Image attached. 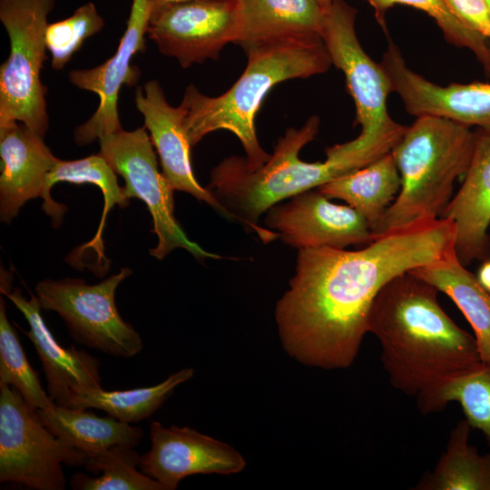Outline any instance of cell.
Instances as JSON below:
<instances>
[{
  "instance_id": "obj_1",
  "label": "cell",
  "mask_w": 490,
  "mask_h": 490,
  "mask_svg": "<svg viewBox=\"0 0 490 490\" xmlns=\"http://www.w3.org/2000/svg\"><path fill=\"white\" fill-rule=\"evenodd\" d=\"M455 242L454 221L438 218L377 236L358 250H299L289 289L275 309L283 348L309 367L348 368L379 290L395 277L442 259Z\"/></svg>"
},
{
  "instance_id": "obj_2",
  "label": "cell",
  "mask_w": 490,
  "mask_h": 490,
  "mask_svg": "<svg viewBox=\"0 0 490 490\" xmlns=\"http://www.w3.org/2000/svg\"><path fill=\"white\" fill-rule=\"evenodd\" d=\"M438 291L404 272L379 290L368 319L390 384L416 397L426 415L439 411L438 397L447 384L482 364L475 336L446 314Z\"/></svg>"
},
{
  "instance_id": "obj_3",
  "label": "cell",
  "mask_w": 490,
  "mask_h": 490,
  "mask_svg": "<svg viewBox=\"0 0 490 490\" xmlns=\"http://www.w3.org/2000/svg\"><path fill=\"white\" fill-rule=\"evenodd\" d=\"M318 127L319 118L311 116L300 128H289L268 162L257 169L249 168L245 158L230 156L211 171L207 189L229 219L255 232L263 243L279 238L278 232L258 223L270 207L362 168L377 157L372 149H350L340 143L326 149L323 162L301 161L299 151L314 140Z\"/></svg>"
},
{
  "instance_id": "obj_4",
  "label": "cell",
  "mask_w": 490,
  "mask_h": 490,
  "mask_svg": "<svg viewBox=\"0 0 490 490\" xmlns=\"http://www.w3.org/2000/svg\"><path fill=\"white\" fill-rule=\"evenodd\" d=\"M245 51L247 66L227 92L210 97L191 84L180 106L191 146L211 132L230 131L241 142L249 168L257 169L270 157L260 145L254 124L267 93L283 81L325 73L332 63L318 35L270 41L249 46Z\"/></svg>"
},
{
  "instance_id": "obj_5",
  "label": "cell",
  "mask_w": 490,
  "mask_h": 490,
  "mask_svg": "<svg viewBox=\"0 0 490 490\" xmlns=\"http://www.w3.org/2000/svg\"><path fill=\"white\" fill-rule=\"evenodd\" d=\"M476 136L469 126L434 115L418 116L407 126L391 151L400 190L374 236L440 218L453 197L455 181L470 165Z\"/></svg>"
},
{
  "instance_id": "obj_6",
  "label": "cell",
  "mask_w": 490,
  "mask_h": 490,
  "mask_svg": "<svg viewBox=\"0 0 490 490\" xmlns=\"http://www.w3.org/2000/svg\"><path fill=\"white\" fill-rule=\"evenodd\" d=\"M54 5V0H0V20L10 41L9 55L0 66V126L19 122L41 137L49 126L41 70Z\"/></svg>"
},
{
  "instance_id": "obj_7",
  "label": "cell",
  "mask_w": 490,
  "mask_h": 490,
  "mask_svg": "<svg viewBox=\"0 0 490 490\" xmlns=\"http://www.w3.org/2000/svg\"><path fill=\"white\" fill-rule=\"evenodd\" d=\"M87 454L51 433L12 386L0 383V482L64 490L63 465L85 466Z\"/></svg>"
},
{
  "instance_id": "obj_8",
  "label": "cell",
  "mask_w": 490,
  "mask_h": 490,
  "mask_svg": "<svg viewBox=\"0 0 490 490\" xmlns=\"http://www.w3.org/2000/svg\"><path fill=\"white\" fill-rule=\"evenodd\" d=\"M132 274L128 268L95 285L83 279H44L36 285L41 308L59 314L70 336L81 345L113 357L132 358L143 348L134 328L120 316L115 291Z\"/></svg>"
},
{
  "instance_id": "obj_9",
  "label": "cell",
  "mask_w": 490,
  "mask_h": 490,
  "mask_svg": "<svg viewBox=\"0 0 490 490\" xmlns=\"http://www.w3.org/2000/svg\"><path fill=\"white\" fill-rule=\"evenodd\" d=\"M99 142V153L125 181L124 195L141 199L152 217V231L158 242L150 250L151 255L162 260L175 248H183L198 260L221 258L189 240L176 220L174 190L158 170L153 144L145 127L132 132L122 129L100 138Z\"/></svg>"
},
{
  "instance_id": "obj_10",
  "label": "cell",
  "mask_w": 490,
  "mask_h": 490,
  "mask_svg": "<svg viewBox=\"0 0 490 490\" xmlns=\"http://www.w3.org/2000/svg\"><path fill=\"white\" fill-rule=\"evenodd\" d=\"M357 10L344 0H333L325 13L321 38L332 64L345 75L347 89L356 107L355 125L360 135L375 136L399 125L387 113L392 90L388 74L364 51L357 36Z\"/></svg>"
},
{
  "instance_id": "obj_11",
  "label": "cell",
  "mask_w": 490,
  "mask_h": 490,
  "mask_svg": "<svg viewBox=\"0 0 490 490\" xmlns=\"http://www.w3.org/2000/svg\"><path fill=\"white\" fill-rule=\"evenodd\" d=\"M241 29L239 0H198L175 4L151 14L146 34L160 52L183 68L216 59Z\"/></svg>"
},
{
  "instance_id": "obj_12",
  "label": "cell",
  "mask_w": 490,
  "mask_h": 490,
  "mask_svg": "<svg viewBox=\"0 0 490 490\" xmlns=\"http://www.w3.org/2000/svg\"><path fill=\"white\" fill-rule=\"evenodd\" d=\"M265 225L287 244L300 249L368 245L375 236L367 221L348 205L329 201L318 188L300 192L266 211Z\"/></svg>"
},
{
  "instance_id": "obj_13",
  "label": "cell",
  "mask_w": 490,
  "mask_h": 490,
  "mask_svg": "<svg viewBox=\"0 0 490 490\" xmlns=\"http://www.w3.org/2000/svg\"><path fill=\"white\" fill-rule=\"evenodd\" d=\"M151 14L148 0H132L127 27L115 54L99 66L69 73L72 84L99 96L95 113L87 122L75 128L74 140L77 144L86 145L122 130L117 108L118 95L123 84L133 85L138 80L139 71L131 64V61L145 48L144 36Z\"/></svg>"
},
{
  "instance_id": "obj_14",
  "label": "cell",
  "mask_w": 490,
  "mask_h": 490,
  "mask_svg": "<svg viewBox=\"0 0 490 490\" xmlns=\"http://www.w3.org/2000/svg\"><path fill=\"white\" fill-rule=\"evenodd\" d=\"M151 448L140 456V470L174 490L189 475H234L246 466L242 455L231 446L188 426L150 424Z\"/></svg>"
},
{
  "instance_id": "obj_15",
  "label": "cell",
  "mask_w": 490,
  "mask_h": 490,
  "mask_svg": "<svg viewBox=\"0 0 490 490\" xmlns=\"http://www.w3.org/2000/svg\"><path fill=\"white\" fill-rule=\"evenodd\" d=\"M380 64L409 114L443 117L490 133V83H434L407 65L393 42H389Z\"/></svg>"
},
{
  "instance_id": "obj_16",
  "label": "cell",
  "mask_w": 490,
  "mask_h": 490,
  "mask_svg": "<svg viewBox=\"0 0 490 490\" xmlns=\"http://www.w3.org/2000/svg\"><path fill=\"white\" fill-rule=\"evenodd\" d=\"M135 105L144 119L152 144L160 157L162 174L174 191L190 193L229 219L227 211L211 192L196 181L190 160V148L181 107L172 106L160 83L152 80L138 88Z\"/></svg>"
},
{
  "instance_id": "obj_17",
  "label": "cell",
  "mask_w": 490,
  "mask_h": 490,
  "mask_svg": "<svg viewBox=\"0 0 490 490\" xmlns=\"http://www.w3.org/2000/svg\"><path fill=\"white\" fill-rule=\"evenodd\" d=\"M41 137L19 122L0 126V218L10 223L29 200L44 194L58 158Z\"/></svg>"
},
{
  "instance_id": "obj_18",
  "label": "cell",
  "mask_w": 490,
  "mask_h": 490,
  "mask_svg": "<svg viewBox=\"0 0 490 490\" xmlns=\"http://www.w3.org/2000/svg\"><path fill=\"white\" fill-rule=\"evenodd\" d=\"M1 293L15 304L29 324L30 329L25 334L41 361L52 401L61 406L74 390L102 388L100 360L74 346L66 348L58 344L43 319L36 296L31 295L26 299L18 288Z\"/></svg>"
},
{
  "instance_id": "obj_19",
  "label": "cell",
  "mask_w": 490,
  "mask_h": 490,
  "mask_svg": "<svg viewBox=\"0 0 490 490\" xmlns=\"http://www.w3.org/2000/svg\"><path fill=\"white\" fill-rule=\"evenodd\" d=\"M476 132L465 181L440 217L454 221L455 250L465 266L490 258V133Z\"/></svg>"
},
{
  "instance_id": "obj_20",
  "label": "cell",
  "mask_w": 490,
  "mask_h": 490,
  "mask_svg": "<svg viewBox=\"0 0 490 490\" xmlns=\"http://www.w3.org/2000/svg\"><path fill=\"white\" fill-rule=\"evenodd\" d=\"M241 29L239 44L249 46L270 41L321 36L325 12L317 0H239Z\"/></svg>"
},
{
  "instance_id": "obj_21",
  "label": "cell",
  "mask_w": 490,
  "mask_h": 490,
  "mask_svg": "<svg viewBox=\"0 0 490 490\" xmlns=\"http://www.w3.org/2000/svg\"><path fill=\"white\" fill-rule=\"evenodd\" d=\"M408 271L455 302L474 330L482 362L490 361V293L459 260L456 250Z\"/></svg>"
},
{
  "instance_id": "obj_22",
  "label": "cell",
  "mask_w": 490,
  "mask_h": 490,
  "mask_svg": "<svg viewBox=\"0 0 490 490\" xmlns=\"http://www.w3.org/2000/svg\"><path fill=\"white\" fill-rule=\"evenodd\" d=\"M401 186L392 152L362 168L318 187L328 199L344 201L368 221L372 232L396 200Z\"/></svg>"
},
{
  "instance_id": "obj_23",
  "label": "cell",
  "mask_w": 490,
  "mask_h": 490,
  "mask_svg": "<svg viewBox=\"0 0 490 490\" xmlns=\"http://www.w3.org/2000/svg\"><path fill=\"white\" fill-rule=\"evenodd\" d=\"M42 424L56 437L83 451L113 446H137L143 430L111 416L99 417L82 408L62 407L54 402L36 410Z\"/></svg>"
},
{
  "instance_id": "obj_24",
  "label": "cell",
  "mask_w": 490,
  "mask_h": 490,
  "mask_svg": "<svg viewBox=\"0 0 490 490\" xmlns=\"http://www.w3.org/2000/svg\"><path fill=\"white\" fill-rule=\"evenodd\" d=\"M59 181H67L76 184L91 183L97 186L104 200L103 211L100 225L94 238L83 249H95L100 257H103L102 232L104 227L108 211L118 205L124 208L129 204L127 198L118 184L116 173L99 153L75 161H63L58 159L49 172L42 196L44 202L42 209L51 217L54 227H58L62 221L67 207L56 202L50 195L51 188Z\"/></svg>"
},
{
  "instance_id": "obj_25",
  "label": "cell",
  "mask_w": 490,
  "mask_h": 490,
  "mask_svg": "<svg viewBox=\"0 0 490 490\" xmlns=\"http://www.w3.org/2000/svg\"><path fill=\"white\" fill-rule=\"evenodd\" d=\"M194 375L191 368H182L170 375L162 382L128 390L106 391L102 388H82L72 391L62 407L96 408L126 423H136L151 416L181 384Z\"/></svg>"
},
{
  "instance_id": "obj_26",
  "label": "cell",
  "mask_w": 490,
  "mask_h": 490,
  "mask_svg": "<svg viewBox=\"0 0 490 490\" xmlns=\"http://www.w3.org/2000/svg\"><path fill=\"white\" fill-rule=\"evenodd\" d=\"M471 426L465 418L451 430L445 453L416 490H490V454L469 445Z\"/></svg>"
},
{
  "instance_id": "obj_27",
  "label": "cell",
  "mask_w": 490,
  "mask_h": 490,
  "mask_svg": "<svg viewBox=\"0 0 490 490\" xmlns=\"http://www.w3.org/2000/svg\"><path fill=\"white\" fill-rule=\"evenodd\" d=\"M85 468L92 473L103 472L98 477L83 473L70 480L74 490H165L162 484L139 472L140 456L133 447L113 446L108 448H90Z\"/></svg>"
},
{
  "instance_id": "obj_28",
  "label": "cell",
  "mask_w": 490,
  "mask_h": 490,
  "mask_svg": "<svg viewBox=\"0 0 490 490\" xmlns=\"http://www.w3.org/2000/svg\"><path fill=\"white\" fill-rule=\"evenodd\" d=\"M0 383L16 388L33 410L48 408L54 403L42 387L38 374L30 366L19 337L7 318L3 297L0 299Z\"/></svg>"
},
{
  "instance_id": "obj_29",
  "label": "cell",
  "mask_w": 490,
  "mask_h": 490,
  "mask_svg": "<svg viewBox=\"0 0 490 490\" xmlns=\"http://www.w3.org/2000/svg\"><path fill=\"white\" fill-rule=\"evenodd\" d=\"M374 8L375 17L387 33L386 15L395 5H406L426 13L441 29L445 38L456 47L474 53L490 75V41L464 25L450 11L445 0H367Z\"/></svg>"
},
{
  "instance_id": "obj_30",
  "label": "cell",
  "mask_w": 490,
  "mask_h": 490,
  "mask_svg": "<svg viewBox=\"0 0 490 490\" xmlns=\"http://www.w3.org/2000/svg\"><path fill=\"white\" fill-rule=\"evenodd\" d=\"M457 402L472 427L479 429L490 447V361L447 384L438 397L441 411Z\"/></svg>"
},
{
  "instance_id": "obj_31",
  "label": "cell",
  "mask_w": 490,
  "mask_h": 490,
  "mask_svg": "<svg viewBox=\"0 0 490 490\" xmlns=\"http://www.w3.org/2000/svg\"><path fill=\"white\" fill-rule=\"evenodd\" d=\"M103 26L104 20L92 2L81 5L64 20L49 23L45 31V44L52 57L53 69H63L83 42Z\"/></svg>"
},
{
  "instance_id": "obj_32",
  "label": "cell",
  "mask_w": 490,
  "mask_h": 490,
  "mask_svg": "<svg viewBox=\"0 0 490 490\" xmlns=\"http://www.w3.org/2000/svg\"><path fill=\"white\" fill-rule=\"evenodd\" d=\"M445 2L464 25L490 41V6L485 0H445Z\"/></svg>"
},
{
  "instance_id": "obj_33",
  "label": "cell",
  "mask_w": 490,
  "mask_h": 490,
  "mask_svg": "<svg viewBox=\"0 0 490 490\" xmlns=\"http://www.w3.org/2000/svg\"><path fill=\"white\" fill-rule=\"evenodd\" d=\"M476 277L481 285L490 293V258L483 261Z\"/></svg>"
},
{
  "instance_id": "obj_34",
  "label": "cell",
  "mask_w": 490,
  "mask_h": 490,
  "mask_svg": "<svg viewBox=\"0 0 490 490\" xmlns=\"http://www.w3.org/2000/svg\"><path fill=\"white\" fill-rule=\"evenodd\" d=\"M151 5L152 13L167 5L186 3L198 0H148Z\"/></svg>"
},
{
  "instance_id": "obj_35",
  "label": "cell",
  "mask_w": 490,
  "mask_h": 490,
  "mask_svg": "<svg viewBox=\"0 0 490 490\" xmlns=\"http://www.w3.org/2000/svg\"><path fill=\"white\" fill-rule=\"evenodd\" d=\"M322 10L326 13L330 7L333 0H317Z\"/></svg>"
},
{
  "instance_id": "obj_36",
  "label": "cell",
  "mask_w": 490,
  "mask_h": 490,
  "mask_svg": "<svg viewBox=\"0 0 490 490\" xmlns=\"http://www.w3.org/2000/svg\"><path fill=\"white\" fill-rule=\"evenodd\" d=\"M485 2L488 4V5L490 6V0H485Z\"/></svg>"
}]
</instances>
